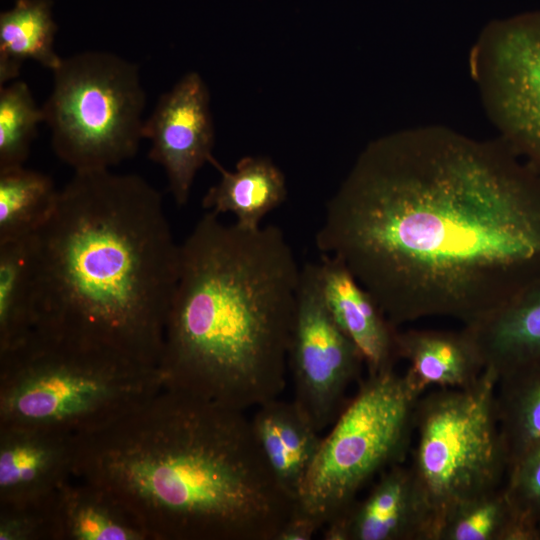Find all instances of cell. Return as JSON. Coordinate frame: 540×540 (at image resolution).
<instances>
[{
  "instance_id": "obj_1",
  "label": "cell",
  "mask_w": 540,
  "mask_h": 540,
  "mask_svg": "<svg viewBox=\"0 0 540 540\" xmlns=\"http://www.w3.org/2000/svg\"><path fill=\"white\" fill-rule=\"evenodd\" d=\"M315 244L395 326L431 316L468 325L540 277V173L500 137L397 131L359 154Z\"/></svg>"
},
{
  "instance_id": "obj_2",
  "label": "cell",
  "mask_w": 540,
  "mask_h": 540,
  "mask_svg": "<svg viewBox=\"0 0 540 540\" xmlns=\"http://www.w3.org/2000/svg\"><path fill=\"white\" fill-rule=\"evenodd\" d=\"M74 478L114 499L150 540H276L296 504L245 411L166 385L76 437Z\"/></svg>"
},
{
  "instance_id": "obj_3",
  "label": "cell",
  "mask_w": 540,
  "mask_h": 540,
  "mask_svg": "<svg viewBox=\"0 0 540 540\" xmlns=\"http://www.w3.org/2000/svg\"><path fill=\"white\" fill-rule=\"evenodd\" d=\"M31 244L32 334L160 367L181 245L151 184L74 172Z\"/></svg>"
},
{
  "instance_id": "obj_4",
  "label": "cell",
  "mask_w": 540,
  "mask_h": 540,
  "mask_svg": "<svg viewBox=\"0 0 540 540\" xmlns=\"http://www.w3.org/2000/svg\"><path fill=\"white\" fill-rule=\"evenodd\" d=\"M219 216L181 244L160 368L166 386L246 411L285 388L301 268L279 227Z\"/></svg>"
},
{
  "instance_id": "obj_5",
  "label": "cell",
  "mask_w": 540,
  "mask_h": 540,
  "mask_svg": "<svg viewBox=\"0 0 540 540\" xmlns=\"http://www.w3.org/2000/svg\"><path fill=\"white\" fill-rule=\"evenodd\" d=\"M164 386L159 366L30 334L0 353V426L81 436Z\"/></svg>"
},
{
  "instance_id": "obj_6",
  "label": "cell",
  "mask_w": 540,
  "mask_h": 540,
  "mask_svg": "<svg viewBox=\"0 0 540 540\" xmlns=\"http://www.w3.org/2000/svg\"><path fill=\"white\" fill-rule=\"evenodd\" d=\"M420 397L394 369L368 373L323 438L295 509L325 527L350 509L376 475L403 464Z\"/></svg>"
},
{
  "instance_id": "obj_7",
  "label": "cell",
  "mask_w": 540,
  "mask_h": 540,
  "mask_svg": "<svg viewBox=\"0 0 540 540\" xmlns=\"http://www.w3.org/2000/svg\"><path fill=\"white\" fill-rule=\"evenodd\" d=\"M52 76L42 111L62 162L74 172L110 170L135 156L146 103L135 63L84 51L62 58Z\"/></svg>"
},
{
  "instance_id": "obj_8",
  "label": "cell",
  "mask_w": 540,
  "mask_h": 540,
  "mask_svg": "<svg viewBox=\"0 0 540 540\" xmlns=\"http://www.w3.org/2000/svg\"><path fill=\"white\" fill-rule=\"evenodd\" d=\"M497 381V374L485 368L467 387L439 388L418 399L410 467L428 497L437 530L452 507L503 486L508 458L497 416Z\"/></svg>"
},
{
  "instance_id": "obj_9",
  "label": "cell",
  "mask_w": 540,
  "mask_h": 540,
  "mask_svg": "<svg viewBox=\"0 0 540 540\" xmlns=\"http://www.w3.org/2000/svg\"><path fill=\"white\" fill-rule=\"evenodd\" d=\"M470 62L499 137L540 173V10L490 22Z\"/></svg>"
},
{
  "instance_id": "obj_10",
  "label": "cell",
  "mask_w": 540,
  "mask_h": 540,
  "mask_svg": "<svg viewBox=\"0 0 540 540\" xmlns=\"http://www.w3.org/2000/svg\"><path fill=\"white\" fill-rule=\"evenodd\" d=\"M364 358L339 328L324 302L317 263L301 268L288 366L293 401L318 431L332 425L350 385L360 378Z\"/></svg>"
},
{
  "instance_id": "obj_11",
  "label": "cell",
  "mask_w": 540,
  "mask_h": 540,
  "mask_svg": "<svg viewBox=\"0 0 540 540\" xmlns=\"http://www.w3.org/2000/svg\"><path fill=\"white\" fill-rule=\"evenodd\" d=\"M142 133L151 142L149 158L166 173L173 199L185 205L197 172L213 157L215 141L210 94L199 73H186L160 96Z\"/></svg>"
},
{
  "instance_id": "obj_12",
  "label": "cell",
  "mask_w": 540,
  "mask_h": 540,
  "mask_svg": "<svg viewBox=\"0 0 540 540\" xmlns=\"http://www.w3.org/2000/svg\"><path fill=\"white\" fill-rule=\"evenodd\" d=\"M76 436L54 430L0 426V508H46L74 478Z\"/></svg>"
},
{
  "instance_id": "obj_13",
  "label": "cell",
  "mask_w": 540,
  "mask_h": 540,
  "mask_svg": "<svg viewBox=\"0 0 540 540\" xmlns=\"http://www.w3.org/2000/svg\"><path fill=\"white\" fill-rule=\"evenodd\" d=\"M437 521L410 466L394 465L379 475L369 494L325 526L326 540H435Z\"/></svg>"
},
{
  "instance_id": "obj_14",
  "label": "cell",
  "mask_w": 540,
  "mask_h": 540,
  "mask_svg": "<svg viewBox=\"0 0 540 540\" xmlns=\"http://www.w3.org/2000/svg\"><path fill=\"white\" fill-rule=\"evenodd\" d=\"M317 267L326 307L359 349L368 373L394 369L399 360L398 327L341 260L321 254Z\"/></svg>"
},
{
  "instance_id": "obj_15",
  "label": "cell",
  "mask_w": 540,
  "mask_h": 540,
  "mask_svg": "<svg viewBox=\"0 0 540 540\" xmlns=\"http://www.w3.org/2000/svg\"><path fill=\"white\" fill-rule=\"evenodd\" d=\"M399 359L409 362L404 376L422 396L429 387L464 388L485 369L481 352L468 331L409 329L397 335Z\"/></svg>"
},
{
  "instance_id": "obj_16",
  "label": "cell",
  "mask_w": 540,
  "mask_h": 540,
  "mask_svg": "<svg viewBox=\"0 0 540 540\" xmlns=\"http://www.w3.org/2000/svg\"><path fill=\"white\" fill-rule=\"evenodd\" d=\"M250 419L273 476L296 502L321 447V432L293 400L263 403Z\"/></svg>"
},
{
  "instance_id": "obj_17",
  "label": "cell",
  "mask_w": 540,
  "mask_h": 540,
  "mask_svg": "<svg viewBox=\"0 0 540 540\" xmlns=\"http://www.w3.org/2000/svg\"><path fill=\"white\" fill-rule=\"evenodd\" d=\"M497 376L540 361V277L484 318L464 325Z\"/></svg>"
},
{
  "instance_id": "obj_18",
  "label": "cell",
  "mask_w": 540,
  "mask_h": 540,
  "mask_svg": "<svg viewBox=\"0 0 540 540\" xmlns=\"http://www.w3.org/2000/svg\"><path fill=\"white\" fill-rule=\"evenodd\" d=\"M48 514L52 540H150L114 499L76 478L51 498Z\"/></svg>"
},
{
  "instance_id": "obj_19",
  "label": "cell",
  "mask_w": 540,
  "mask_h": 540,
  "mask_svg": "<svg viewBox=\"0 0 540 540\" xmlns=\"http://www.w3.org/2000/svg\"><path fill=\"white\" fill-rule=\"evenodd\" d=\"M220 173L202 199V206L217 215L229 213L235 224L258 229L264 217L287 198L283 172L264 156H245L233 171L226 170L214 157L209 160Z\"/></svg>"
},
{
  "instance_id": "obj_20",
  "label": "cell",
  "mask_w": 540,
  "mask_h": 540,
  "mask_svg": "<svg viewBox=\"0 0 540 540\" xmlns=\"http://www.w3.org/2000/svg\"><path fill=\"white\" fill-rule=\"evenodd\" d=\"M49 0H17L0 14V86L19 75L31 59L51 71L61 57L54 50L57 25Z\"/></svg>"
},
{
  "instance_id": "obj_21",
  "label": "cell",
  "mask_w": 540,
  "mask_h": 540,
  "mask_svg": "<svg viewBox=\"0 0 540 540\" xmlns=\"http://www.w3.org/2000/svg\"><path fill=\"white\" fill-rule=\"evenodd\" d=\"M496 408L509 469L540 441V361L498 377Z\"/></svg>"
},
{
  "instance_id": "obj_22",
  "label": "cell",
  "mask_w": 540,
  "mask_h": 540,
  "mask_svg": "<svg viewBox=\"0 0 540 540\" xmlns=\"http://www.w3.org/2000/svg\"><path fill=\"white\" fill-rule=\"evenodd\" d=\"M435 540H538V535L520 518L502 486L452 507Z\"/></svg>"
},
{
  "instance_id": "obj_23",
  "label": "cell",
  "mask_w": 540,
  "mask_h": 540,
  "mask_svg": "<svg viewBox=\"0 0 540 540\" xmlns=\"http://www.w3.org/2000/svg\"><path fill=\"white\" fill-rule=\"evenodd\" d=\"M31 237L0 242V353L23 342L33 330Z\"/></svg>"
},
{
  "instance_id": "obj_24",
  "label": "cell",
  "mask_w": 540,
  "mask_h": 540,
  "mask_svg": "<svg viewBox=\"0 0 540 540\" xmlns=\"http://www.w3.org/2000/svg\"><path fill=\"white\" fill-rule=\"evenodd\" d=\"M52 179L24 166L0 170V242L27 238L51 216L58 197Z\"/></svg>"
},
{
  "instance_id": "obj_25",
  "label": "cell",
  "mask_w": 540,
  "mask_h": 540,
  "mask_svg": "<svg viewBox=\"0 0 540 540\" xmlns=\"http://www.w3.org/2000/svg\"><path fill=\"white\" fill-rule=\"evenodd\" d=\"M41 122L42 107L24 81L0 86V170L23 166Z\"/></svg>"
},
{
  "instance_id": "obj_26",
  "label": "cell",
  "mask_w": 540,
  "mask_h": 540,
  "mask_svg": "<svg viewBox=\"0 0 540 540\" xmlns=\"http://www.w3.org/2000/svg\"><path fill=\"white\" fill-rule=\"evenodd\" d=\"M506 478L503 485L506 495L520 518L537 531L540 524V441L509 467Z\"/></svg>"
},
{
  "instance_id": "obj_27",
  "label": "cell",
  "mask_w": 540,
  "mask_h": 540,
  "mask_svg": "<svg viewBox=\"0 0 540 540\" xmlns=\"http://www.w3.org/2000/svg\"><path fill=\"white\" fill-rule=\"evenodd\" d=\"M0 540H52L48 507L0 508Z\"/></svg>"
},
{
  "instance_id": "obj_28",
  "label": "cell",
  "mask_w": 540,
  "mask_h": 540,
  "mask_svg": "<svg viewBox=\"0 0 540 540\" xmlns=\"http://www.w3.org/2000/svg\"><path fill=\"white\" fill-rule=\"evenodd\" d=\"M319 529L320 526L313 519L294 508L276 540H311Z\"/></svg>"
},
{
  "instance_id": "obj_29",
  "label": "cell",
  "mask_w": 540,
  "mask_h": 540,
  "mask_svg": "<svg viewBox=\"0 0 540 540\" xmlns=\"http://www.w3.org/2000/svg\"><path fill=\"white\" fill-rule=\"evenodd\" d=\"M538 540H540V524L537 526Z\"/></svg>"
}]
</instances>
